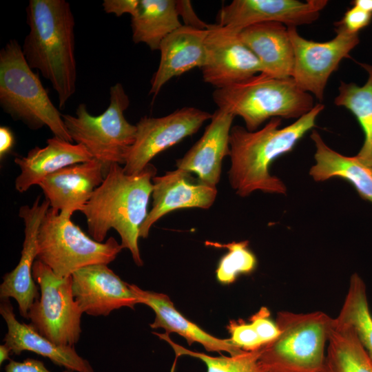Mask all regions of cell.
<instances>
[{
    "instance_id": "1",
    "label": "cell",
    "mask_w": 372,
    "mask_h": 372,
    "mask_svg": "<svg viewBox=\"0 0 372 372\" xmlns=\"http://www.w3.org/2000/svg\"><path fill=\"white\" fill-rule=\"evenodd\" d=\"M324 105L317 103L308 113L288 126L280 128L282 118H272L254 132L235 125L229 134L231 167L229 181L236 194L247 197L255 191L286 194L287 187L278 177L271 175V163L293 150L298 141L315 125Z\"/></svg>"
},
{
    "instance_id": "2",
    "label": "cell",
    "mask_w": 372,
    "mask_h": 372,
    "mask_svg": "<svg viewBox=\"0 0 372 372\" xmlns=\"http://www.w3.org/2000/svg\"><path fill=\"white\" fill-rule=\"evenodd\" d=\"M29 32L23 54L56 92L63 109L76 92L75 19L65 0H30L25 9Z\"/></svg>"
},
{
    "instance_id": "3",
    "label": "cell",
    "mask_w": 372,
    "mask_h": 372,
    "mask_svg": "<svg viewBox=\"0 0 372 372\" xmlns=\"http://www.w3.org/2000/svg\"><path fill=\"white\" fill-rule=\"evenodd\" d=\"M156 172L149 163L140 173L128 175L121 165L112 164L82 211L94 240L103 242L107 232L115 229L121 247L130 251L138 266L143 264L138 245L139 231L148 214Z\"/></svg>"
},
{
    "instance_id": "4",
    "label": "cell",
    "mask_w": 372,
    "mask_h": 372,
    "mask_svg": "<svg viewBox=\"0 0 372 372\" xmlns=\"http://www.w3.org/2000/svg\"><path fill=\"white\" fill-rule=\"evenodd\" d=\"M212 98L218 109L240 116L250 132L272 118L297 120L316 105L313 96L292 77L279 79L263 73L216 89Z\"/></svg>"
},
{
    "instance_id": "5",
    "label": "cell",
    "mask_w": 372,
    "mask_h": 372,
    "mask_svg": "<svg viewBox=\"0 0 372 372\" xmlns=\"http://www.w3.org/2000/svg\"><path fill=\"white\" fill-rule=\"evenodd\" d=\"M0 105L13 120L30 129L47 127L54 136L73 142L63 114L51 101L39 73L29 66L15 39H10L0 50Z\"/></svg>"
},
{
    "instance_id": "6",
    "label": "cell",
    "mask_w": 372,
    "mask_h": 372,
    "mask_svg": "<svg viewBox=\"0 0 372 372\" xmlns=\"http://www.w3.org/2000/svg\"><path fill=\"white\" fill-rule=\"evenodd\" d=\"M332 318L324 312L278 313V336L261 348L266 372H322Z\"/></svg>"
},
{
    "instance_id": "7",
    "label": "cell",
    "mask_w": 372,
    "mask_h": 372,
    "mask_svg": "<svg viewBox=\"0 0 372 372\" xmlns=\"http://www.w3.org/2000/svg\"><path fill=\"white\" fill-rule=\"evenodd\" d=\"M110 94L108 107L98 116L90 114L85 103L78 105L76 116L62 114L73 142L83 145L102 163L105 176L112 164L125 165L137 132L136 125L125 117L130 101L122 84L112 85Z\"/></svg>"
},
{
    "instance_id": "8",
    "label": "cell",
    "mask_w": 372,
    "mask_h": 372,
    "mask_svg": "<svg viewBox=\"0 0 372 372\" xmlns=\"http://www.w3.org/2000/svg\"><path fill=\"white\" fill-rule=\"evenodd\" d=\"M123 249L114 237L100 242L85 234L70 219L49 208L37 236V260L60 278L87 266L108 265Z\"/></svg>"
},
{
    "instance_id": "9",
    "label": "cell",
    "mask_w": 372,
    "mask_h": 372,
    "mask_svg": "<svg viewBox=\"0 0 372 372\" xmlns=\"http://www.w3.org/2000/svg\"><path fill=\"white\" fill-rule=\"evenodd\" d=\"M32 275L41 295L28 311L30 324L53 343L74 347L81 336L83 312L73 296L72 276L60 278L37 259Z\"/></svg>"
},
{
    "instance_id": "10",
    "label": "cell",
    "mask_w": 372,
    "mask_h": 372,
    "mask_svg": "<svg viewBox=\"0 0 372 372\" xmlns=\"http://www.w3.org/2000/svg\"><path fill=\"white\" fill-rule=\"evenodd\" d=\"M335 25L336 35L324 42L306 39L296 27H287L293 52L291 77L302 90L320 101L332 73L360 42L359 33L348 31L338 21Z\"/></svg>"
},
{
    "instance_id": "11",
    "label": "cell",
    "mask_w": 372,
    "mask_h": 372,
    "mask_svg": "<svg viewBox=\"0 0 372 372\" xmlns=\"http://www.w3.org/2000/svg\"><path fill=\"white\" fill-rule=\"evenodd\" d=\"M212 115L196 107H183L163 117L141 118L136 124L135 141L126 157L125 172L140 173L157 154L197 132Z\"/></svg>"
},
{
    "instance_id": "12",
    "label": "cell",
    "mask_w": 372,
    "mask_h": 372,
    "mask_svg": "<svg viewBox=\"0 0 372 372\" xmlns=\"http://www.w3.org/2000/svg\"><path fill=\"white\" fill-rule=\"evenodd\" d=\"M207 30L206 61L200 69L205 83L223 88L262 73L258 59L239 31L217 23L209 24Z\"/></svg>"
},
{
    "instance_id": "13",
    "label": "cell",
    "mask_w": 372,
    "mask_h": 372,
    "mask_svg": "<svg viewBox=\"0 0 372 372\" xmlns=\"http://www.w3.org/2000/svg\"><path fill=\"white\" fill-rule=\"evenodd\" d=\"M327 3V0H234L219 10L217 24L239 32L267 22L296 28L316 21Z\"/></svg>"
},
{
    "instance_id": "14",
    "label": "cell",
    "mask_w": 372,
    "mask_h": 372,
    "mask_svg": "<svg viewBox=\"0 0 372 372\" xmlns=\"http://www.w3.org/2000/svg\"><path fill=\"white\" fill-rule=\"evenodd\" d=\"M72 293L83 313L108 316L127 307L134 309L138 299L130 285L124 282L107 265H93L72 275Z\"/></svg>"
},
{
    "instance_id": "15",
    "label": "cell",
    "mask_w": 372,
    "mask_h": 372,
    "mask_svg": "<svg viewBox=\"0 0 372 372\" xmlns=\"http://www.w3.org/2000/svg\"><path fill=\"white\" fill-rule=\"evenodd\" d=\"M50 208V203L38 196L32 206L19 208V216L24 223V240L17 265L6 273L0 285L1 299L14 298L21 316L28 319V311L39 298L38 287L32 275L37 259V236L41 223Z\"/></svg>"
},
{
    "instance_id": "16",
    "label": "cell",
    "mask_w": 372,
    "mask_h": 372,
    "mask_svg": "<svg viewBox=\"0 0 372 372\" xmlns=\"http://www.w3.org/2000/svg\"><path fill=\"white\" fill-rule=\"evenodd\" d=\"M190 173L176 169L152 178V207L141 225L139 237L148 236L152 226L174 210L185 208L209 209L217 195L216 187L191 180Z\"/></svg>"
},
{
    "instance_id": "17",
    "label": "cell",
    "mask_w": 372,
    "mask_h": 372,
    "mask_svg": "<svg viewBox=\"0 0 372 372\" xmlns=\"http://www.w3.org/2000/svg\"><path fill=\"white\" fill-rule=\"evenodd\" d=\"M105 178L103 166L96 159L72 165L47 176L39 185L50 207L67 218L83 210Z\"/></svg>"
},
{
    "instance_id": "18",
    "label": "cell",
    "mask_w": 372,
    "mask_h": 372,
    "mask_svg": "<svg viewBox=\"0 0 372 372\" xmlns=\"http://www.w3.org/2000/svg\"><path fill=\"white\" fill-rule=\"evenodd\" d=\"M234 116L217 109L203 136L180 158L178 169L197 174L198 180L216 187L220 178L222 163L229 156V134Z\"/></svg>"
},
{
    "instance_id": "19",
    "label": "cell",
    "mask_w": 372,
    "mask_h": 372,
    "mask_svg": "<svg viewBox=\"0 0 372 372\" xmlns=\"http://www.w3.org/2000/svg\"><path fill=\"white\" fill-rule=\"evenodd\" d=\"M207 35V29L183 25L162 41L158 50L160 63L150 81V94L155 97L172 78L194 68H203L206 61Z\"/></svg>"
},
{
    "instance_id": "20",
    "label": "cell",
    "mask_w": 372,
    "mask_h": 372,
    "mask_svg": "<svg viewBox=\"0 0 372 372\" xmlns=\"http://www.w3.org/2000/svg\"><path fill=\"white\" fill-rule=\"evenodd\" d=\"M0 314L7 326L3 341L12 353L20 355L23 351H30L73 372H94L89 361L80 356L74 347L57 345L30 324L20 322L9 299H1Z\"/></svg>"
},
{
    "instance_id": "21",
    "label": "cell",
    "mask_w": 372,
    "mask_h": 372,
    "mask_svg": "<svg viewBox=\"0 0 372 372\" xmlns=\"http://www.w3.org/2000/svg\"><path fill=\"white\" fill-rule=\"evenodd\" d=\"M92 159L83 145L53 136L47 140L45 147L36 146L27 156L15 158L14 163L21 171L14 182L15 189L20 193L25 192L61 169Z\"/></svg>"
},
{
    "instance_id": "22",
    "label": "cell",
    "mask_w": 372,
    "mask_h": 372,
    "mask_svg": "<svg viewBox=\"0 0 372 372\" xmlns=\"http://www.w3.org/2000/svg\"><path fill=\"white\" fill-rule=\"evenodd\" d=\"M130 287L139 303L147 305L154 311L156 316L149 324L151 328H162L168 335L176 333L186 339L189 345L198 342L209 352L225 351L230 355H236L245 351L235 346L230 339L214 337L189 320L176 309L166 294L143 290L135 285Z\"/></svg>"
},
{
    "instance_id": "23",
    "label": "cell",
    "mask_w": 372,
    "mask_h": 372,
    "mask_svg": "<svg viewBox=\"0 0 372 372\" xmlns=\"http://www.w3.org/2000/svg\"><path fill=\"white\" fill-rule=\"evenodd\" d=\"M239 36L258 59L262 73L279 79L291 77L293 52L285 25L276 22L255 24L242 29Z\"/></svg>"
},
{
    "instance_id": "24",
    "label": "cell",
    "mask_w": 372,
    "mask_h": 372,
    "mask_svg": "<svg viewBox=\"0 0 372 372\" xmlns=\"http://www.w3.org/2000/svg\"><path fill=\"white\" fill-rule=\"evenodd\" d=\"M310 137L316 147L315 164L309 172L313 180L322 182L341 178L350 183L362 199L372 203V168L355 156H344L329 147L316 130Z\"/></svg>"
},
{
    "instance_id": "25",
    "label": "cell",
    "mask_w": 372,
    "mask_h": 372,
    "mask_svg": "<svg viewBox=\"0 0 372 372\" xmlns=\"http://www.w3.org/2000/svg\"><path fill=\"white\" fill-rule=\"evenodd\" d=\"M181 25L175 0H140L137 13L131 17L133 41L151 50H159L162 41Z\"/></svg>"
},
{
    "instance_id": "26",
    "label": "cell",
    "mask_w": 372,
    "mask_h": 372,
    "mask_svg": "<svg viewBox=\"0 0 372 372\" xmlns=\"http://www.w3.org/2000/svg\"><path fill=\"white\" fill-rule=\"evenodd\" d=\"M322 372H372V362L355 329L333 319Z\"/></svg>"
},
{
    "instance_id": "27",
    "label": "cell",
    "mask_w": 372,
    "mask_h": 372,
    "mask_svg": "<svg viewBox=\"0 0 372 372\" xmlns=\"http://www.w3.org/2000/svg\"><path fill=\"white\" fill-rule=\"evenodd\" d=\"M359 64L367 73L366 81L362 85L340 81L334 103L349 110L361 126L364 141L355 156L372 168V65Z\"/></svg>"
},
{
    "instance_id": "28",
    "label": "cell",
    "mask_w": 372,
    "mask_h": 372,
    "mask_svg": "<svg viewBox=\"0 0 372 372\" xmlns=\"http://www.w3.org/2000/svg\"><path fill=\"white\" fill-rule=\"evenodd\" d=\"M336 318L355 329L360 342L372 362V315L365 284L358 273L351 276L347 296Z\"/></svg>"
},
{
    "instance_id": "29",
    "label": "cell",
    "mask_w": 372,
    "mask_h": 372,
    "mask_svg": "<svg viewBox=\"0 0 372 372\" xmlns=\"http://www.w3.org/2000/svg\"><path fill=\"white\" fill-rule=\"evenodd\" d=\"M154 333L171 345L176 353V358L180 355H189L199 359L206 365L207 372H266L259 361L261 349L245 351L236 355L214 357L187 349L174 343L165 333Z\"/></svg>"
},
{
    "instance_id": "30",
    "label": "cell",
    "mask_w": 372,
    "mask_h": 372,
    "mask_svg": "<svg viewBox=\"0 0 372 372\" xmlns=\"http://www.w3.org/2000/svg\"><path fill=\"white\" fill-rule=\"evenodd\" d=\"M205 244L227 249V254L220 258L216 271V278L222 284H231L238 275L250 273L256 267L257 260L249 248L248 240L227 244L206 241Z\"/></svg>"
},
{
    "instance_id": "31",
    "label": "cell",
    "mask_w": 372,
    "mask_h": 372,
    "mask_svg": "<svg viewBox=\"0 0 372 372\" xmlns=\"http://www.w3.org/2000/svg\"><path fill=\"white\" fill-rule=\"evenodd\" d=\"M231 342L239 349L250 351L261 349L264 344L251 323L231 320L227 326Z\"/></svg>"
},
{
    "instance_id": "32",
    "label": "cell",
    "mask_w": 372,
    "mask_h": 372,
    "mask_svg": "<svg viewBox=\"0 0 372 372\" xmlns=\"http://www.w3.org/2000/svg\"><path fill=\"white\" fill-rule=\"evenodd\" d=\"M250 323L254 327L264 345L276 339L280 330L276 321L270 317L269 310L262 307L250 318Z\"/></svg>"
},
{
    "instance_id": "33",
    "label": "cell",
    "mask_w": 372,
    "mask_h": 372,
    "mask_svg": "<svg viewBox=\"0 0 372 372\" xmlns=\"http://www.w3.org/2000/svg\"><path fill=\"white\" fill-rule=\"evenodd\" d=\"M372 19V14L357 7L352 6L347 10L342 19L338 22L352 33L359 32L368 26Z\"/></svg>"
},
{
    "instance_id": "34",
    "label": "cell",
    "mask_w": 372,
    "mask_h": 372,
    "mask_svg": "<svg viewBox=\"0 0 372 372\" xmlns=\"http://www.w3.org/2000/svg\"><path fill=\"white\" fill-rule=\"evenodd\" d=\"M140 0H104L102 6L107 14H114L121 17L123 14H129L134 17L138 12Z\"/></svg>"
},
{
    "instance_id": "35",
    "label": "cell",
    "mask_w": 372,
    "mask_h": 372,
    "mask_svg": "<svg viewBox=\"0 0 372 372\" xmlns=\"http://www.w3.org/2000/svg\"><path fill=\"white\" fill-rule=\"evenodd\" d=\"M176 7L178 17L183 19L185 25L200 30H206L209 24L203 21L197 16L190 1H176Z\"/></svg>"
},
{
    "instance_id": "36",
    "label": "cell",
    "mask_w": 372,
    "mask_h": 372,
    "mask_svg": "<svg viewBox=\"0 0 372 372\" xmlns=\"http://www.w3.org/2000/svg\"><path fill=\"white\" fill-rule=\"evenodd\" d=\"M5 372H52L48 370L42 361L27 358L21 362L10 360L5 366ZM61 372H73L65 369Z\"/></svg>"
},
{
    "instance_id": "37",
    "label": "cell",
    "mask_w": 372,
    "mask_h": 372,
    "mask_svg": "<svg viewBox=\"0 0 372 372\" xmlns=\"http://www.w3.org/2000/svg\"><path fill=\"white\" fill-rule=\"evenodd\" d=\"M14 144V136L11 130L6 126L0 127V158L2 160L10 152Z\"/></svg>"
},
{
    "instance_id": "38",
    "label": "cell",
    "mask_w": 372,
    "mask_h": 372,
    "mask_svg": "<svg viewBox=\"0 0 372 372\" xmlns=\"http://www.w3.org/2000/svg\"><path fill=\"white\" fill-rule=\"evenodd\" d=\"M351 5L372 14V0H353Z\"/></svg>"
},
{
    "instance_id": "39",
    "label": "cell",
    "mask_w": 372,
    "mask_h": 372,
    "mask_svg": "<svg viewBox=\"0 0 372 372\" xmlns=\"http://www.w3.org/2000/svg\"><path fill=\"white\" fill-rule=\"evenodd\" d=\"M12 353L11 349L5 343L0 345V364L1 365L6 360H10V355Z\"/></svg>"
}]
</instances>
